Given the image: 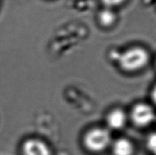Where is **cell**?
I'll list each match as a JSON object with an SVG mask.
<instances>
[{
	"mask_svg": "<svg viewBox=\"0 0 156 155\" xmlns=\"http://www.w3.org/2000/svg\"><path fill=\"white\" fill-rule=\"evenodd\" d=\"M130 119L136 126L146 127L156 120L155 112L151 105L140 103L135 105L130 112Z\"/></svg>",
	"mask_w": 156,
	"mask_h": 155,
	"instance_id": "3",
	"label": "cell"
},
{
	"mask_svg": "<svg viewBox=\"0 0 156 155\" xmlns=\"http://www.w3.org/2000/svg\"><path fill=\"white\" fill-rule=\"evenodd\" d=\"M151 97L153 102H154V104L156 105V84L154 85V88H153V89L151 90Z\"/></svg>",
	"mask_w": 156,
	"mask_h": 155,
	"instance_id": "10",
	"label": "cell"
},
{
	"mask_svg": "<svg viewBox=\"0 0 156 155\" xmlns=\"http://www.w3.org/2000/svg\"><path fill=\"white\" fill-rule=\"evenodd\" d=\"M23 155H51L45 143L38 140H29L23 146Z\"/></svg>",
	"mask_w": 156,
	"mask_h": 155,
	"instance_id": "5",
	"label": "cell"
},
{
	"mask_svg": "<svg viewBox=\"0 0 156 155\" xmlns=\"http://www.w3.org/2000/svg\"><path fill=\"white\" fill-rule=\"evenodd\" d=\"M148 150L152 155H156V133H151L148 135L146 140Z\"/></svg>",
	"mask_w": 156,
	"mask_h": 155,
	"instance_id": "8",
	"label": "cell"
},
{
	"mask_svg": "<svg viewBox=\"0 0 156 155\" xmlns=\"http://www.w3.org/2000/svg\"><path fill=\"white\" fill-rule=\"evenodd\" d=\"M105 120L108 129L119 130L126 125L128 116L123 110L116 108L108 112Z\"/></svg>",
	"mask_w": 156,
	"mask_h": 155,
	"instance_id": "4",
	"label": "cell"
},
{
	"mask_svg": "<svg viewBox=\"0 0 156 155\" xmlns=\"http://www.w3.org/2000/svg\"><path fill=\"white\" fill-rule=\"evenodd\" d=\"M110 148L113 155H133L135 152L134 145L132 141L125 137L112 141Z\"/></svg>",
	"mask_w": 156,
	"mask_h": 155,
	"instance_id": "6",
	"label": "cell"
},
{
	"mask_svg": "<svg viewBox=\"0 0 156 155\" xmlns=\"http://www.w3.org/2000/svg\"><path fill=\"white\" fill-rule=\"evenodd\" d=\"M149 55L147 51L140 47L128 49L118 56L119 64L122 70L136 72L145 67L149 62Z\"/></svg>",
	"mask_w": 156,
	"mask_h": 155,
	"instance_id": "1",
	"label": "cell"
},
{
	"mask_svg": "<svg viewBox=\"0 0 156 155\" xmlns=\"http://www.w3.org/2000/svg\"><path fill=\"white\" fill-rule=\"evenodd\" d=\"M99 20L102 26L108 27L112 25L116 20V15L112 10L105 9L101 11L99 15Z\"/></svg>",
	"mask_w": 156,
	"mask_h": 155,
	"instance_id": "7",
	"label": "cell"
},
{
	"mask_svg": "<svg viewBox=\"0 0 156 155\" xmlns=\"http://www.w3.org/2000/svg\"><path fill=\"white\" fill-rule=\"evenodd\" d=\"M83 144L88 150L98 153L110 147L112 138L109 129L96 127L89 130L83 137Z\"/></svg>",
	"mask_w": 156,
	"mask_h": 155,
	"instance_id": "2",
	"label": "cell"
},
{
	"mask_svg": "<svg viewBox=\"0 0 156 155\" xmlns=\"http://www.w3.org/2000/svg\"><path fill=\"white\" fill-rule=\"evenodd\" d=\"M125 0H102V2L107 7L111 8L121 4Z\"/></svg>",
	"mask_w": 156,
	"mask_h": 155,
	"instance_id": "9",
	"label": "cell"
}]
</instances>
